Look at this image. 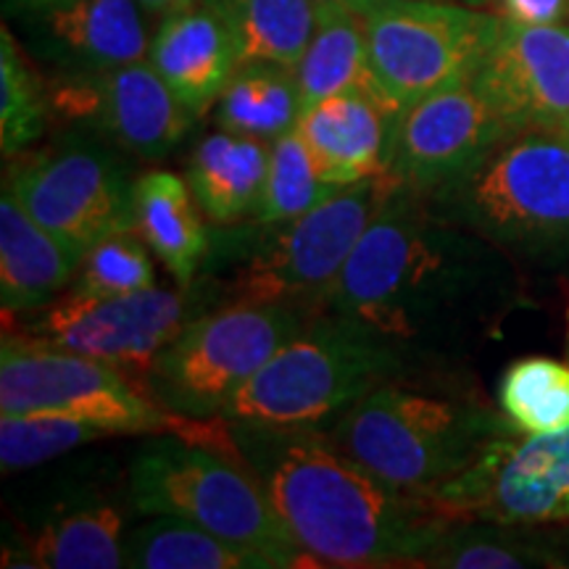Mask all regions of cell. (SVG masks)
<instances>
[{
  "label": "cell",
  "mask_w": 569,
  "mask_h": 569,
  "mask_svg": "<svg viewBox=\"0 0 569 569\" xmlns=\"http://www.w3.org/2000/svg\"><path fill=\"white\" fill-rule=\"evenodd\" d=\"M340 190L346 188L325 180L301 132L293 127L272 142L264 198L253 219L256 222H288L327 203Z\"/></svg>",
  "instance_id": "31"
},
{
  "label": "cell",
  "mask_w": 569,
  "mask_h": 569,
  "mask_svg": "<svg viewBox=\"0 0 569 569\" xmlns=\"http://www.w3.org/2000/svg\"><path fill=\"white\" fill-rule=\"evenodd\" d=\"M538 525L453 522L422 567L436 569H525L567 567L569 561Z\"/></svg>",
  "instance_id": "27"
},
{
  "label": "cell",
  "mask_w": 569,
  "mask_h": 569,
  "mask_svg": "<svg viewBox=\"0 0 569 569\" xmlns=\"http://www.w3.org/2000/svg\"><path fill=\"white\" fill-rule=\"evenodd\" d=\"M319 309L298 303H230L188 319L156 356L146 393L188 419H219L272 356Z\"/></svg>",
  "instance_id": "9"
},
{
  "label": "cell",
  "mask_w": 569,
  "mask_h": 569,
  "mask_svg": "<svg viewBox=\"0 0 569 569\" xmlns=\"http://www.w3.org/2000/svg\"><path fill=\"white\" fill-rule=\"evenodd\" d=\"M398 184L396 174L356 182L288 222L211 224L209 253L188 284L198 315L230 303L319 309L377 209Z\"/></svg>",
  "instance_id": "3"
},
{
  "label": "cell",
  "mask_w": 569,
  "mask_h": 569,
  "mask_svg": "<svg viewBox=\"0 0 569 569\" xmlns=\"http://www.w3.org/2000/svg\"><path fill=\"white\" fill-rule=\"evenodd\" d=\"M451 3H465V6H475V9H480V6L493 3V0H451Z\"/></svg>",
  "instance_id": "38"
},
{
  "label": "cell",
  "mask_w": 569,
  "mask_h": 569,
  "mask_svg": "<svg viewBox=\"0 0 569 569\" xmlns=\"http://www.w3.org/2000/svg\"><path fill=\"white\" fill-rule=\"evenodd\" d=\"M134 569H277L264 553L230 543L180 517H151L124 536Z\"/></svg>",
  "instance_id": "26"
},
{
  "label": "cell",
  "mask_w": 569,
  "mask_h": 569,
  "mask_svg": "<svg viewBox=\"0 0 569 569\" xmlns=\"http://www.w3.org/2000/svg\"><path fill=\"white\" fill-rule=\"evenodd\" d=\"M48 98L51 113L63 122L96 124L140 161L167 159L196 122L151 61H132L103 74L59 77L48 84Z\"/></svg>",
  "instance_id": "15"
},
{
  "label": "cell",
  "mask_w": 569,
  "mask_h": 569,
  "mask_svg": "<svg viewBox=\"0 0 569 569\" xmlns=\"http://www.w3.org/2000/svg\"><path fill=\"white\" fill-rule=\"evenodd\" d=\"M498 17L530 27L569 24V0H493Z\"/></svg>",
  "instance_id": "34"
},
{
  "label": "cell",
  "mask_w": 569,
  "mask_h": 569,
  "mask_svg": "<svg viewBox=\"0 0 569 569\" xmlns=\"http://www.w3.org/2000/svg\"><path fill=\"white\" fill-rule=\"evenodd\" d=\"M51 117L48 84L30 67L9 27L0 32V148L11 161L46 132Z\"/></svg>",
  "instance_id": "30"
},
{
  "label": "cell",
  "mask_w": 569,
  "mask_h": 569,
  "mask_svg": "<svg viewBox=\"0 0 569 569\" xmlns=\"http://www.w3.org/2000/svg\"><path fill=\"white\" fill-rule=\"evenodd\" d=\"M509 134L472 82L448 84L401 113L390 172L417 193L436 196Z\"/></svg>",
  "instance_id": "16"
},
{
  "label": "cell",
  "mask_w": 569,
  "mask_h": 569,
  "mask_svg": "<svg viewBox=\"0 0 569 569\" xmlns=\"http://www.w3.org/2000/svg\"><path fill=\"white\" fill-rule=\"evenodd\" d=\"M469 82L511 134L567 130L569 24L498 17Z\"/></svg>",
  "instance_id": "14"
},
{
  "label": "cell",
  "mask_w": 569,
  "mask_h": 569,
  "mask_svg": "<svg viewBox=\"0 0 569 569\" xmlns=\"http://www.w3.org/2000/svg\"><path fill=\"white\" fill-rule=\"evenodd\" d=\"M498 407L519 436L569 427V361L528 356L498 380Z\"/></svg>",
  "instance_id": "29"
},
{
  "label": "cell",
  "mask_w": 569,
  "mask_h": 569,
  "mask_svg": "<svg viewBox=\"0 0 569 569\" xmlns=\"http://www.w3.org/2000/svg\"><path fill=\"white\" fill-rule=\"evenodd\" d=\"M230 21L240 63L272 61L293 69L317 27L315 0H211Z\"/></svg>",
  "instance_id": "28"
},
{
  "label": "cell",
  "mask_w": 569,
  "mask_h": 569,
  "mask_svg": "<svg viewBox=\"0 0 569 569\" xmlns=\"http://www.w3.org/2000/svg\"><path fill=\"white\" fill-rule=\"evenodd\" d=\"M198 315L188 288H146L124 296H82L69 290L21 319L13 330L63 351L122 369L140 390L163 346Z\"/></svg>",
  "instance_id": "12"
},
{
  "label": "cell",
  "mask_w": 569,
  "mask_h": 569,
  "mask_svg": "<svg viewBox=\"0 0 569 569\" xmlns=\"http://www.w3.org/2000/svg\"><path fill=\"white\" fill-rule=\"evenodd\" d=\"M493 253L425 193L398 184L375 213L319 309L353 322L432 377L472 315Z\"/></svg>",
  "instance_id": "1"
},
{
  "label": "cell",
  "mask_w": 569,
  "mask_h": 569,
  "mask_svg": "<svg viewBox=\"0 0 569 569\" xmlns=\"http://www.w3.org/2000/svg\"><path fill=\"white\" fill-rule=\"evenodd\" d=\"M6 188L71 256L134 230V180L109 148L71 138L11 159Z\"/></svg>",
  "instance_id": "11"
},
{
  "label": "cell",
  "mask_w": 569,
  "mask_h": 569,
  "mask_svg": "<svg viewBox=\"0 0 569 569\" xmlns=\"http://www.w3.org/2000/svg\"><path fill=\"white\" fill-rule=\"evenodd\" d=\"M201 3V0H140V6L146 13H153V17H169V13H177L182 9H190V6Z\"/></svg>",
  "instance_id": "35"
},
{
  "label": "cell",
  "mask_w": 569,
  "mask_h": 569,
  "mask_svg": "<svg viewBox=\"0 0 569 569\" xmlns=\"http://www.w3.org/2000/svg\"><path fill=\"white\" fill-rule=\"evenodd\" d=\"M111 436V430L74 417L3 415L0 419V467H3V475H13Z\"/></svg>",
  "instance_id": "32"
},
{
  "label": "cell",
  "mask_w": 569,
  "mask_h": 569,
  "mask_svg": "<svg viewBox=\"0 0 569 569\" xmlns=\"http://www.w3.org/2000/svg\"><path fill=\"white\" fill-rule=\"evenodd\" d=\"M56 0H6V6H9V11L19 13V11H34V9H42V6H51Z\"/></svg>",
  "instance_id": "36"
},
{
  "label": "cell",
  "mask_w": 569,
  "mask_h": 569,
  "mask_svg": "<svg viewBox=\"0 0 569 569\" xmlns=\"http://www.w3.org/2000/svg\"><path fill=\"white\" fill-rule=\"evenodd\" d=\"M567 361H569V315H567Z\"/></svg>",
  "instance_id": "39"
},
{
  "label": "cell",
  "mask_w": 569,
  "mask_h": 569,
  "mask_svg": "<svg viewBox=\"0 0 569 569\" xmlns=\"http://www.w3.org/2000/svg\"><path fill=\"white\" fill-rule=\"evenodd\" d=\"M234 451L317 567H422L453 519L377 478L322 427L230 419Z\"/></svg>",
  "instance_id": "2"
},
{
  "label": "cell",
  "mask_w": 569,
  "mask_h": 569,
  "mask_svg": "<svg viewBox=\"0 0 569 569\" xmlns=\"http://www.w3.org/2000/svg\"><path fill=\"white\" fill-rule=\"evenodd\" d=\"M156 272L138 230L119 232L84 256L69 290L82 296H124L153 288Z\"/></svg>",
  "instance_id": "33"
},
{
  "label": "cell",
  "mask_w": 569,
  "mask_h": 569,
  "mask_svg": "<svg viewBox=\"0 0 569 569\" xmlns=\"http://www.w3.org/2000/svg\"><path fill=\"white\" fill-rule=\"evenodd\" d=\"M82 261L71 256L3 184L0 196V303L3 315H32L71 284Z\"/></svg>",
  "instance_id": "20"
},
{
  "label": "cell",
  "mask_w": 569,
  "mask_h": 569,
  "mask_svg": "<svg viewBox=\"0 0 569 569\" xmlns=\"http://www.w3.org/2000/svg\"><path fill=\"white\" fill-rule=\"evenodd\" d=\"M124 515L111 503H88L48 519L6 549L3 567L113 569L124 567Z\"/></svg>",
  "instance_id": "23"
},
{
  "label": "cell",
  "mask_w": 569,
  "mask_h": 569,
  "mask_svg": "<svg viewBox=\"0 0 569 569\" xmlns=\"http://www.w3.org/2000/svg\"><path fill=\"white\" fill-rule=\"evenodd\" d=\"M425 498L453 522H569V427L522 438L511 430Z\"/></svg>",
  "instance_id": "13"
},
{
  "label": "cell",
  "mask_w": 569,
  "mask_h": 569,
  "mask_svg": "<svg viewBox=\"0 0 569 569\" xmlns=\"http://www.w3.org/2000/svg\"><path fill=\"white\" fill-rule=\"evenodd\" d=\"M293 74L303 109L338 92L375 84L359 13L346 6H317L315 34Z\"/></svg>",
  "instance_id": "25"
},
{
  "label": "cell",
  "mask_w": 569,
  "mask_h": 569,
  "mask_svg": "<svg viewBox=\"0 0 569 569\" xmlns=\"http://www.w3.org/2000/svg\"><path fill=\"white\" fill-rule=\"evenodd\" d=\"M411 377L407 361L348 319L319 311L232 398L227 419L330 430L380 386Z\"/></svg>",
  "instance_id": "8"
},
{
  "label": "cell",
  "mask_w": 569,
  "mask_h": 569,
  "mask_svg": "<svg viewBox=\"0 0 569 569\" xmlns=\"http://www.w3.org/2000/svg\"><path fill=\"white\" fill-rule=\"evenodd\" d=\"M17 17L30 51L59 77L103 74L142 61L151 48L140 0H56Z\"/></svg>",
  "instance_id": "17"
},
{
  "label": "cell",
  "mask_w": 569,
  "mask_h": 569,
  "mask_svg": "<svg viewBox=\"0 0 569 569\" xmlns=\"http://www.w3.org/2000/svg\"><path fill=\"white\" fill-rule=\"evenodd\" d=\"M134 230L180 288L196 280L209 253L211 227L203 222L188 180L167 169L140 174L134 180Z\"/></svg>",
  "instance_id": "22"
},
{
  "label": "cell",
  "mask_w": 569,
  "mask_h": 569,
  "mask_svg": "<svg viewBox=\"0 0 569 569\" xmlns=\"http://www.w3.org/2000/svg\"><path fill=\"white\" fill-rule=\"evenodd\" d=\"M272 142L227 130L196 142L188 159V180L203 217L211 224H240L253 219L264 198Z\"/></svg>",
  "instance_id": "21"
},
{
  "label": "cell",
  "mask_w": 569,
  "mask_h": 569,
  "mask_svg": "<svg viewBox=\"0 0 569 569\" xmlns=\"http://www.w3.org/2000/svg\"><path fill=\"white\" fill-rule=\"evenodd\" d=\"M401 109L377 84L325 98L301 111L296 130L315 156L319 172L338 188L393 174V148Z\"/></svg>",
  "instance_id": "18"
},
{
  "label": "cell",
  "mask_w": 569,
  "mask_h": 569,
  "mask_svg": "<svg viewBox=\"0 0 569 569\" xmlns=\"http://www.w3.org/2000/svg\"><path fill=\"white\" fill-rule=\"evenodd\" d=\"M0 411L74 417L113 436H180L238 457L227 417L172 415L134 386L122 369L27 338L9 327L0 340Z\"/></svg>",
  "instance_id": "6"
},
{
  "label": "cell",
  "mask_w": 569,
  "mask_h": 569,
  "mask_svg": "<svg viewBox=\"0 0 569 569\" xmlns=\"http://www.w3.org/2000/svg\"><path fill=\"white\" fill-rule=\"evenodd\" d=\"M430 377H403L353 403L330 436L390 486L427 496L472 465L488 443L515 430L475 398L436 390Z\"/></svg>",
  "instance_id": "4"
},
{
  "label": "cell",
  "mask_w": 569,
  "mask_h": 569,
  "mask_svg": "<svg viewBox=\"0 0 569 569\" xmlns=\"http://www.w3.org/2000/svg\"><path fill=\"white\" fill-rule=\"evenodd\" d=\"M127 496L140 515L188 519L230 543L264 553L277 569L317 567L234 453L180 436H159L134 457Z\"/></svg>",
  "instance_id": "7"
},
{
  "label": "cell",
  "mask_w": 569,
  "mask_h": 569,
  "mask_svg": "<svg viewBox=\"0 0 569 569\" xmlns=\"http://www.w3.org/2000/svg\"><path fill=\"white\" fill-rule=\"evenodd\" d=\"M317 6H346V9L353 11V6L359 3V0H315Z\"/></svg>",
  "instance_id": "37"
},
{
  "label": "cell",
  "mask_w": 569,
  "mask_h": 569,
  "mask_svg": "<svg viewBox=\"0 0 569 569\" xmlns=\"http://www.w3.org/2000/svg\"><path fill=\"white\" fill-rule=\"evenodd\" d=\"M301 92L290 67L272 61H248L234 69L213 106L219 130L274 142L301 119Z\"/></svg>",
  "instance_id": "24"
},
{
  "label": "cell",
  "mask_w": 569,
  "mask_h": 569,
  "mask_svg": "<svg viewBox=\"0 0 569 569\" xmlns=\"http://www.w3.org/2000/svg\"><path fill=\"white\" fill-rule=\"evenodd\" d=\"M353 11L375 84L401 111L469 80L498 19L451 0H359Z\"/></svg>",
  "instance_id": "10"
},
{
  "label": "cell",
  "mask_w": 569,
  "mask_h": 569,
  "mask_svg": "<svg viewBox=\"0 0 569 569\" xmlns=\"http://www.w3.org/2000/svg\"><path fill=\"white\" fill-rule=\"evenodd\" d=\"M148 61L193 117H203L240 67V48L230 21L211 0L161 19Z\"/></svg>",
  "instance_id": "19"
},
{
  "label": "cell",
  "mask_w": 569,
  "mask_h": 569,
  "mask_svg": "<svg viewBox=\"0 0 569 569\" xmlns=\"http://www.w3.org/2000/svg\"><path fill=\"white\" fill-rule=\"evenodd\" d=\"M561 134H565V138L569 140V127H567V130H561Z\"/></svg>",
  "instance_id": "40"
},
{
  "label": "cell",
  "mask_w": 569,
  "mask_h": 569,
  "mask_svg": "<svg viewBox=\"0 0 569 569\" xmlns=\"http://www.w3.org/2000/svg\"><path fill=\"white\" fill-rule=\"evenodd\" d=\"M427 198L517 264L569 272V140L561 132L509 134L472 172Z\"/></svg>",
  "instance_id": "5"
}]
</instances>
